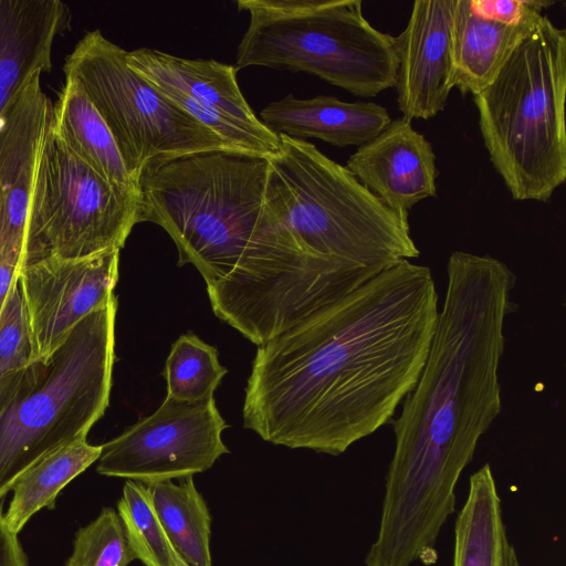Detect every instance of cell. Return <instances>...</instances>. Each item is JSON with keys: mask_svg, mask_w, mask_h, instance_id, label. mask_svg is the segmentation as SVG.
<instances>
[{"mask_svg": "<svg viewBox=\"0 0 566 566\" xmlns=\"http://www.w3.org/2000/svg\"><path fill=\"white\" fill-rule=\"evenodd\" d=\"M438 296L430 268L405 260L259 345L244 428L337 457L391 422L423 368Z\"/></svg>", "mask_w": 566, "mask_h": 566, "instance_id": "6da1fadb", "label": "cell"}, {"mask_svg": "<svg viewBox=\"0 0 566 566\" xmlns=\"http://www.w3.org/2000/svg\"><path fill=\"white\" fill-rule=\"evenodd\" d=\"M516 275L490 254L454 251L429 352L392 419L377 534L365 566H427L455 513V488L502 410L499 369Z\"/></svg>", "mask_w": 566, "mask_h": 566, "instance_id": "7a4b0ae2", "label": "cell"}, {"mask_svg": "<svg viewBox=\"0 0 566 566\" xmlns=\"http://www.w3.org/2000/svg\"><path fill=\"white\" fill-rule=\"evenodd\" d=\"M280 135L235 271L207 290L217 317L255 345L420 255L406 220L346 166Z\"/></svg>", "mask_w": 566, "mask_h": 566, "instance_id": "3957f363", "label": "cell"}, {"mask_svg": "<svg viewBox=\"0 0 566 566\" xmlns=\"http://www.w3.org/2000/svg\"><path fill=\"white\" fill-rule=\"evenodd\" d=\"M117 298L92 312L46 359L0 378V502L51 452L86 436L109 403Z\"/></svg>", "mask_w": 566, "mask_h": 566, "instance_id": "277c9868", "label": "cell"}, {"mask_svg": "<svg viewBox=\"0 0 566 566\" xmlns=\"http://www.w3.org/2000/svg\"><path fill=\"white\" fill-rule=\"evenodd\" d=\"M269 157L234 149L181 155L148 166L138 179L139 221L174 240L207 289L238 268L262 206Z\"/></svg>", "mask_w": 566, "mask_h": 566, "instance_id": "5b68a950", "label": "cell"}, {"mask_svg": "<svg viewBox=\"0 0 566 566\" xmlns=\"http://www.w3.org/2000/svg\"><path fill=\"white\" fill-rule=\"evenodd\" d=\"M566 31L546 15L473 96L495 171L515 200L547 202L566 179Z\"/></svg>", "mask_w": 566, "mask_h": 566, "instance_id": "8992f818", "label": "cell"}, {"mask_svg": "<svg viewBox=\"0 0 566 566\" xmlns=\"http://www.w3.org/2000/svg\"><path fill=\"white\" fill-rule=\"evenodd\" d=\"M250 21L235 67L304 72L356 96L395 87V36L374 28L359 0H239Z\"/></svg>", "mask_w": 566, "mask_h": 566, "instance_id": "52a82bcc", "label": "cell"}, {"mask_svg": "<svg viewBox=\"0 0 566 566\" xmlns=\"http://www.w3.org/2000/svg\"><path fill=\"white\" fill-rule=\"evenodd\" d=\"M63 71L81 85L106 124L137 186L153 164L197 151L234 149L130 69L127 51L98 29L83 35Z\"/></svg>", "mask_w": 566, "mask_h": 566, "instance_id": "ba28073f", "label": "cell"}, {"mask_svg": "<svg viewBox=\"0 0 566 566\" xmlns=\"http://www.w3.org/2000/svg\"><path fill=\"white\" fill-rule=\"evenodd\" d=\"M137 223L138 192L98 175L74 154L50 119L29 199L20 268L50 256L84 259L120 250Z\"/></svg>", "mask_w": 566, "mask_h": 566, "instance_id": "9c48e42d", "label": "cell"}, {"mask_svg": "<svg viewBox=\"0 0 566 566\" xmlns=\"http://www.w3.org/2000/svg\"><path fill=\"white\" fill-rule=\"evenodd\" d=\"M227 427L213 397L167 396L154 413L102 444L96 471L145 484L193 476L230 452L221 438Z\"/></svg>", "mask_w": 566, "mask_h": 566, "instance_id": "30bf717a", "label": "cell"}, {"mask_svg": "<svg viewBox=\"0 0 566 566\" xmlns=\"http://www.w3.org/2000/svg\"><path fill=\"white\" fill-rule=\"evenodd\" d=\"M119 252L111 249L84 259L50 256L19 269L31 361L50 357L82 319L115 296Z\"/></svg>", "mask_w": 566, "mask_h": 566, "instance_id": "8fae6325", "label": "cell"}, {"mask_svg": "<svg viewBox=\"0 0 566 566\" xmlns=\"http://www.w3.org/2000/svg\"><path fill=\"white\" fill-rule=\"evenodd\" d=\"M457 0H417L395 36V88L402 117L429 119L443 111L454 87L453 21Z\"/></svg>", "mask_w": 566, "mask_h": 566, "instance_id": "7c38bea8", "label": "cell"}, {"mask_svg": "<svg viewBox=\"0 0 566 566\" xmlns=\"http://www.w3.org/2000/svg\"><path fill=\"white\" fill-rule=\"evenodd\" d=\"M35 74L0 125V262L20 269L41 144L52 114V102Z\"/></svg>", "mask_w": 566, "mask_h": 566, "instance_id": "4fadbf2b", "label": "cell"}, {"mask_svg": "<svg viewBox=\"0 0 566 566\" xmlns=\"http://www.w3.org/2000/svg\"><path fill=\"white\" fill-rule=\"evenodd\" d=\"M346 167L385 206L407 220L415 205L437 195L432 145L402 116L358 146Z\"/></svg>", "mask_w": 566, "mask_h": 566, "instance_id": "5bb4252c", "label": "cell"}, {"mask_svg": "<svg viewBox=\"0 0 566 566\" xmlns=\"http://www.w3.org/2000/svg\"><path fill=\"white\" fill-rule=\"evenodd\" d=\"M71 23L59 0H0V125L30 80L51 71L55 39Z\"/></svg>", "mask_w": 566, "mask_h": 566, "instance_id": "9a60e30c", "label": "cell"}, {"mask_svg": "<svg viewBox=\"0 0 566 566\" xmlns=\"http://www.w3.org/2000/svg\"><path fill=\"white\" fill-rule=\"evenodd\" d=\"M127 63L158 88L179 93L259 133H273L245 101L234 65L212 59H184L148 48L127 51Z\"/></svg>", "mask_w": 566, "mask_h": 566, "instance_id": "2e32d148", "label": "cell"}, {"mask_svg": "<svg viewBox=\"0 0 566 566\" xmlns=\"http://www.w3.org/2000/svg\"><path fill=\"white\" fill-rule=\"evenodd\" d=\"M260 117L275 134L317 138L338 147L360 146L391 120L387 109L374 102H344L324 95L297 98L293 94L268 104Z\"/></svg>", "mask_w": 566, "mask_h": 566, "instance_id": "e0dca14e", "label": "cell"}, {"mask_svg": "<svg viewBox=\"0 0 566 566\" xmlns=\"http://www.w3.org/2000/svg\"><path fill=\"white\" fill-rule=\"evenodd\" d=\"M452 566H523L511 542L490 463L469 479L453 526Z\"/></svg>", "mask_w": 566, "mask_h": 566, "instance_id": "ac0fdd59", "label": "cell"}, {"mask_svg": "<svg viewBox=\"0 0 566 566\" xmlns=\"http://www.w3.org/2000/svg\"><path fill=\"white\" fill-rule=\"evenodd\" d=\"M539 21L503 24L474 14L469 0H457L453 21L454 87L463 95L470 93L474 96L483 91Z\"/></svg>", "mask_w": 566, "mask_h": 566, "instance_id": "d6986e66", "label": "cell"}, {"mask_svg": "<svg viewBox=\"0 0 566 566\" xmlns=\"http://www.w3.org/2000/svg\"><path fill=\"white\" fill-rule=\"evenodd\" d=\"M51 122L74 154L98 175L120 189L138 192L109 129L75 80L65 77Z\"/></svg>", "mask_w": 566, "mask_h": 566, "instance_id": "ffe728a7", "label": "cell"}, {"mask_svg": "<svg viewBox=\"0 0 566 566\" xmlns=\"http://www.w3.org/2000/svg\"><path fill=\"white\" fill-rule=\"evenodd\" d=\"M102 446L86 439L69 443L27 469L13 483L12 500L6 515L9 527L19 534L42 509H52L59 493L98 460Z\"/></svg>", "mask_w": 566, "mask_h": 566, "instance_id": "44dd1931", "label": "cell"}, {"mask_svg": "<svg viewBox=\"0 0 566 566\" xmlns=\"http://www.w3.org/2000/svg\"><path fill=\"white\" fill-rule=\"evenodd\" d=\"M147 485L158 518L181 559L189 566H212V520L193 476Z\"/></svg>", "mask_w": 566, "mask_h": 566, "instance_id": "7402d4cb", "label": "cell"}, {"mask_svg": "<svg viewBox=\"0 0 566 566\" xmlns=\"http://www.w3.org/2000/svg\"><path fill=\"white\" fill-rule=\"evenodd\" d=\"M117 513L136 559L145 566H184L158 518L147 484L126 480Z\"/></svg>", "mask_w": 566, "mask_h": 566, "instance_id": "603a6c76", "label": "cell"}, {"mask_svg": "<svg viewBox=\"0 0 566 566\" xmlns=\"http://www.w3.org/2000/svg\"><path fill=\"white\" fill-rule=\"evenodd\" d=\"M227 373L217 348L193 333L179 336L171 345L163 371L167 396L185 401L212 398Z\"/></svg>", "mask_w": 566, "mask_h": 566, "instance_id": "cb8c5ba5", "label": "cell"}, {"mask_svg": "<svg viewBox=\"0 0 566 566\" xmlns=\"http://www.w3.org/2000/svg\"><path fill=\"white\" fill-rule=\"evenodd\" d=\"M134 559L117 511L103 507L95 520L76 532L65 566H128Z\"/></svg>", "mask_w": 566, "mask_h": 566, "instance_id": "d4e9b609", "label": "cell"}, {"mask_svg": "<svg viewBox=\"0 0 566 566\" xmlns=\"http://www.w3.org/2000/svg\"><path fill=\"white\" fill-rule=\"evenodd\" d=\"M31 361V340L25 305L18 277L0 313V378Z\"/></svg>", "mask_w": 566, "mask_h": 566, "instance_id": "484cf974", "label": "cell"}, {"mask_svg": "<svg viewBox=\"0 0 566 566\" xmlns=\"http://www.w3.org/2000/svg\"><path fill=\"white\" fill-rule=\"evenodd\" d=\"M553 4L552 0H469L478 17L507 25L536 23L544 17L542 11Z\"/></svg>", "mask_w": 566, "mask_h": 566, "instance_id": "4316f807", "label": "cell"}, {"mask_svg": "<svg viewBox=\"0 0 566 566\" xmlns=\"http://www.w3.org/2000/svg\"><path fill=\"white\" fill-rule=\"evenodd\" d=\"M0 566H28L18 534L9 527L0 503Z\"/></svg>", "mask_w": 566, "mask_h": 566, "instance_id": "83f0119b", "label": "cell"}, {"mask_svg": "<svg viewBox=\"0 0 566 566\" xmlns=\"http://www.w3.org/2000/svg\"><path fill=\"white\" fill-rule=\"evenodd\" d=\"M19 269L12 264L0 262V313L7 295L17 279Z\"/></svg>", "mask_w": 566, "mask_h": 566, "instance_id": "f1b7e54d", "label": "cell"}, {"mask_svg": "<svg viewBox=\"0 0 566 566\" xmlns=\"http://www.w3.org/2000/svg\"><path fill=\"white\" fill-rule=\"evenodd\" d=\"M184 566H189V565H187V564L185 563V564H184Z\"/></svg>", "mask_w": 566, "mask_h": 566, "instance_id": "f546056e", "label": "cell"}]
</instances>
